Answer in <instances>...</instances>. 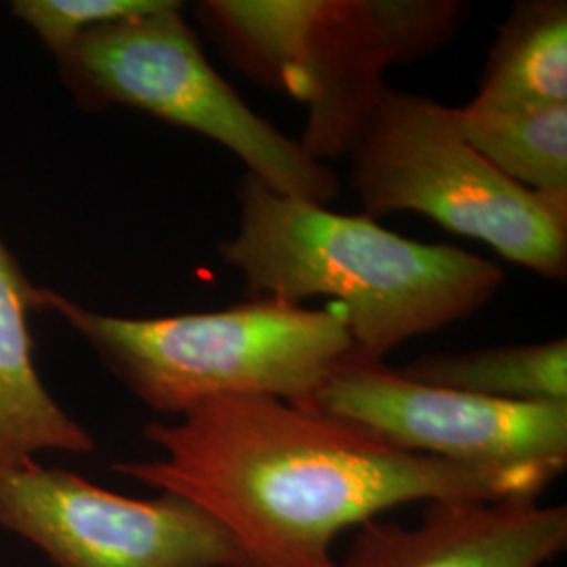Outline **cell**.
<instances>
[{
  "label": "cell",
  "instance_id": "obj_8",
  "mask_svg": "<svg viewBox=\"0 0 567 567\" xmlns=\"http://www.w3.org/2000/svg\"><path fill=\"white\" fill-rule=\"evenodd\" d=\"M309 410L386 446L456 465L538 468L555 477L567 466V402L487 400L351 358L326 379Z\"/></svg>",
  "mask_w": 567,
  "mask_h": 567
},
{
  "label": "cell",
  "instance_id": "obj_9",
  "mask_svg": "<svg viewBox=\"0 0 567 567\" xmlns=\"http://www.w3.org/2000/svg\"><path fill=\"white\" fill-rule=\"evenodd\" d=\"M567 548L566 505L538 498L426 503L414 526L355 527L341 567H547Z\"/></svg>",
  "mask_w": 567,
  "mask_h": 567
},
{
  "label": "cell",
  "instance_id": "obj_11",
  "mask_svg": "<svg viewBox=\"0 0 567 567\" xmlns=\"http://www.w3.org/2000/svg\"><path fill=\"white\" fill-rule=\"evenodd\" d=\"M555 105H567V2H519L498 28L468 107L532 112Z\"/></svg>",
  "mask_w": 567,
  "mask_h": 567
},
{
  "label": "cell",
  "instance_id": "obj_7",
  "mask_svg": "<svg viewBox=\"0 0 567 567\" xmlns=\"http://www.w3.org/2000/svg\"><path fill=\"white\" fill-rule=\"evenodd\" d=\"M0 527L55 567H248L227 529L192 501L131 498L37 461L0 471Z\"/></svg>",
  "mask_w": 567,
  "mask_h": 567
},
{
  "label": "cell",
  "instance_id": "obj_3",
  "mask_svg": "<svg viewBox=\"0 0 567 567\" xmlns=\"http://www.w3.org/2000/svg\"><path fill=\"white\" fill-rule=\"evenodd\" d=\"M34 309L60 316L140 402L175 419L236 395L309 408L326 379L355 358L341 309H307L280 299L206 313L121 318L37 288Z\"/></svg>",
  "mask_w": 567,
  "mask_h": 567
},
{
  "label": "cell",
  "instance_id": "obj_1",
  "mask_svg": "<svg viewBox=\"0 0 567 567\" xmlns=\"http://www.w3.org/2000/svg\"><path fill=\"white\" fill-rule=\"evenodd\" d=\"M154 461L114 463L143 486L215 517L248 567H341L332 548L391 508L437 501L538 498V468L456 465L386 446L358 426L274 398H217L152 421Z\"/></svg>",
  "mask_w": 567,
  "mask_h": 567
},
{
  "label": "cell",
  "instance_id": "obj_12",
  "mask_svg": "<svg viewBox=\"0 0 567 567\" xmlns=\"http://www.w3.org/2000/svg\"><path fill=\"white\" fill-rule=\"evenodd\" d=\"M398 372L416 383L498 402H567V341L425 355Z\"/></svg>",
  "mask_w": 567,
  "mask_h": 567
},
{
  "label": "cell",
  "instance_id": "obj_4",
  "mask_svg": "<svg viewBox=\"0 0 567 567\" xmlns=\"http://www.w3.org/2000/svg\"><path fill=\"white\" fill-rule=\"evenodd\" d=\"M456 0H206L196 16L227 61L307 103L305 152L349 154L393 63L435 51L461 28Z\"/></svg>",
  "mask_w": 567,
  "mask_h": 567
},
{
  "label": "cell",
  "instance_id": "obj_5",
  "mask_svg": "<svg viewBox=\"0 0 567 567\" xmlns=\"http://www.w3.org/2000/svg\"><path fill=\"white\" fill-rule=\"evenodd\" d=\"M349 154L365 217L421 213L540 278L566 280L567 198L496 171L466 142L456 107L385 84Z\"/></svg>",
  "mask_w": 567,
  "mask_h": 567
},
{
  "label": "cell",
  "instance_id": "obj_2",
  "mask_svg": "<svg viewBox=\"0 0 567 567\" xmlns=\"http://www.w3.org/2000/svg\"><path fill=\"white\" fill-rule=\"evenodd\" d=\"M238 203L240 229L219 244L224 264L257 299L339 301L358 360L383 362L405 341L471 318L505 282L501 265L463 248L402 238L248 173Z\"/></svg>",
  "mask_w": 567,
  "mask_h": 567
},
{
  "label": "cell",
  "instance_id": "obj_13",
  "mask_svg": "<svg viewBox=\"0 0 567 567\" xmlns=\"http://www.w3.org/2000/svg\"><path fill=\"white\" fill-rule=\"evenodd\" d=\"M458 126L487 163L532 192L567 198V105L532 112L456 107Z\"/></svg>",
  "mask_w": 567,
  "mask_h": 567
},
{
  "label": "cell",
  "instance_id": "obj_14",
  "mask_svg": "<svg viewBox=\"0 0 567 567\" xmlns=\"http://www.w3.org/2000/svg\"><path fill=\"white\" fill-rule=\"evenodd\" d=\"M166 0H16L11 11L55 55L95 25L161 9Z\"/></svg>",
  "mask_w": 567,
  "mask_h": 567
},
{
  "label": "cell",
  "instance_id": "obj_6",
  "mask_svg": "<svg viewBox=\"0 0 567 567\" xmlns=\"http://www.w3.org/2000/svg\"><path fill=\"white\" fill-rule=\"evenodd\" d=\"M182 2L91 28L55 55L60 79L84 112L140 110L234 152L248 175L307 203H332L341 182L303 145L261 118L204 55Z\"/></svg>",
  "mask_w": 567,
  "mask_h": 567
},
{
  "label": "cell",
  "instance_id": "obj_10",
  "mask_svg": "<svg viewBox=\"0 0 567 567\" xmlns=\"http://www.w3.org/2000/svg\"><path fill=\"white\" fill-rule=\"evenodd\" d=\"M37 288L0 238V471L41 452L95 450L93 435L53 400L37 370L28 326Z\"/></svg>",
  "mask_w": 567,
  "mask_h": 567
}]
</instances>
